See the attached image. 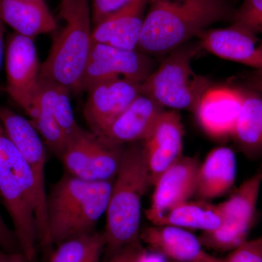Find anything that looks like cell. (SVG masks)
<instances>
[{
    "instance_id": "6da1fadb",
    "label": "cell",
    "mask_w": 262,
    "mask_h": 262,
    "mask_svg": "<svg viewBox=\"0 0 262 262\" xmlns=\"http://www.w3.org/2000/svg\"><path fill=\"white\" fill-rule=\"evenodd\" d=\"M0 198L13 222L20 252L35 262L37 245L51 247L48 236L47 194L34 172L9 139L0 120Z\"/></svg>"
},
{
    "instance_id": "7a4b0ae2",
    "label": "cell",
    "mask_w": 262,
    "mask_h": 262,
    "mask_svg": "<svg viewBox=\"0 0 262 262\" xmlns=\"http://www.w3.org/2000/svg\"><path fill=\"white\" fill-rule=\"evenodd\" d=\"M137 51L169 53L199 37L213 24L232 21L235 10L226 0H150Z\"/></svg>"
},
{
    "instance_id": "3957f363",
    "label": "cell",
    "mask_w": 262,
    "mask_h": 262,
    "mask_svg": "<svg viewBox=\"0 0 262 262\" xmlns=\"http://www.w3.org/2000/svg\"><path fill=\"white\" fill-rule=\"evenodd\" d=\"M151 186L143 144L125 148L120 168L113 180L104 234L105 256L108 261L130 245L141 244V205Z\"/></svg>"
},
{
    "instance_id": "277c9868",
    "label": "cell",
    "mask_w": 262,
    "mask_h": 262,
    "mask_svg": "<svg viewBox=\"0 0 262 262\" xmlns=\"http://www.w3.org/2000/svg\"><path fill=\"white\" fill-rule=\"evenodd\" d=\"M113 183L90 182L67 173L53 185L46 201L51 247L94 232L106 213Z\"/></svg>"
},
{
    "instance_id": "5b68a950",
    "label": "cell",
    "mask_w": 262,
    "mask_h": 262,
    "mask_svg": "<svg viewBox=\"0 0 262 262\" xmlns=\"http://www.w3.org/2000/svg\"><path fill=\"white\" fill-rule=\"evenodd\" d=\"M59 17L64 26L53 39L39 76L79 93L94 46L91 0H61Z\"/></svg>"
},
{
    "instance_id": "8992f818",
    "label": "cell",
    "mask_w": 262,
    "mask_h": 262,
    "mask_svg": "<svg viewBox=\"0 0 262 262\" xmlns=\"http://www.w3.org/2000/svg\"><path fill=\"white\" fill-rule=\"evenodd\" d=\"M202 48L199 42H188L168 53L157 70L140 85V94L152 98L163 107L194 113L211 80L198 75L192 61Z\"/></svg>"
},
{
    "instance_id": "52a82bcc",
    "label": "cell",
    "mask_w": 262,
    "mask_h": 262,
    "mask_svg": "<svg viewBox=\"0 0 262 262\" xmlns=\"http://www.w3.org/2000/svg\"><path fill=\"white\" fill-rule=\"evenodd\" d=\"M125 149L81 127L70 138L60 160L70 175L90 182H106L116 177Z\"/></svg>"
},
{
    "instance_id": "ba28073f",
    "label": "cell",
    "mask_w": 262,
    "mask_h": 262,
    "mask_svg": "<svg viewBox=\"0 0 262 262\" xmlns=\"http://www.w3.org/2000/svg\"><path fill=\"white\" fill-rule=\"evenodd\" d=\"M154 63L148 55L134 50L120 49L94 43L81 82V91L100 81L114 77L142 83L153 72Z\"/></svg>"
},
{
    "instance_id": "9c48e42d",
    "label": "cell",
    "mask_w": 262,
    "mask_h": 262,
    "mask_svg": "<svg viewBox=\"0 0 262 262\" xmlns=\"http://www.w3.org/2000/svg\"><path fill=\"white\" fill-rule=\"evenodd\" d=\"M141 83L121 77L100 81L88 92L84 117L91 132L99 136L140 95Z\"/></svg>"
},
{
    "instance_id": "30bf717a",
    "label": "cell",
    "mask_w": 262,
    "mask_h": 262,
    "mask_svg": "<svg viewBox=\"0 0 262 262\" xmlns=\"http://www.w3.org/2000/svg\"><path fill=\"white\" fill-rule=\"evenodd\" d=\"M7 91L25 112L32 102L41 64L32 38L14 33L8 38L6 55Z\"/></svg>"
},
{
    "instance_id": "8fae6325",
    "label": "cell",
    "mask_w": 262,
    "mask_h": 262,
    "mask_svg": "<svg viewBox=\"0 0 262 262\" xmlns=\"http://www.w3.org/2000/svg\"><path fill=\"white\" fill-rule=\"evenodd\" d=\"M199 166L196 158L183 156L158 177L153 184L151 204L146 211L152 225L174 207L195 194Z\"/></svg>"
},
{
    "instance_id": "7c38bea8",
    "label": "cell",
    "mask_w": 262,
    "mask_h": 262,
    "mask_svg": "<svg viewBox=\"0 0 262 262\" xmlns=\"http://www.w3.org/2000/svg\"><path fill=\"white\" fill-rule=\"evenodd\" d=\"M184 135V126L178 112L164 111L142 142L151 185L165 170L182 158Z\"/></svg>"
},
{
    "instance_id": "4fadbf2b",
    "label": "cell",
    "mask_w": 262,
    "mask_h": 262,
    "mask_svg": "<svg viewBox=\"0 0 262 262\" xmlns=\"http://www.w3.org/2000/svg\"><path fill=\"white\" fill-rule=\"evenodd\" d=\"M242 101L239 85L211 87L201 98L194 113L208 135L225 139L232 136Z\"/></svg>"
},
{
    "instance_id": "5bb4252c",
    "label": "cell",
    "mask_w": 262,
    "mask_h": 262,
    "mask_svg": "<svg viewBox=\"0 0 262 262\" xmlns=\"http://www.w3.org/2000/svg\"><path fill=\"white\" fill-rule=\"evenodd\" d=\"M198 38L202 48L215 56L262 70V40L257 34L232 24L207 29Z\"/></svg>"
},
{
    "instance_id": "9a60e30c",
    "label": "cell",
    "mask_w": 262,
    "mask_h": 262,
    "mask_svg": "<svg viewBox=\"0 0 262 262\" xmlns=\"http://www.w3.org/2000/svg\"><path fill=\"white\" fill-rule=\"evenodd\" d=\"M152 98L140 94L100 136L124 145L143 142L165 110Z\"/></svg>"
},
{
    "instance_id": "2e32d148",
    "label": "cell",
    "mask_w": 262,
    "mask_h": 262,
    "mask_svg": "<svg viewBox=\"0 0 262 262\" xmlns=\"http://www.w3.org/2000/svg\"><path fill=\"white\" fill-rule=\"evenodd\" d=\"M150 0H134L126 8L94 26V43L120 49L137 50L146 6Z\"/></svg>"
},
{
    "instance_id": "e0dca14e",
    "label": "cell",
    "mask_w": 262,
    "mask_h": 262,
    "mask_svg": "<svg viewBox=\"0 0 262 262\" xmlns=\"http://www.w3.org/2000/svg\"><path fill=\"white\" fill-rule=\"evenodd\" d=\"M0 120L5 133L34 172L39 187L46 190V144L30 120L0 106Z\"/></svg>"
},
{
    "instance_id": "ac0fdd59",
    "label": "cell",
    "mask_w": 262,
    "mask_h": 262,
    "mask_svg": "<svg viewBox=\"0 0 262 262\" xmlns=\"http://www.w3.org/2000/svg\"><path fill=\"white\" fill-rule=\"evenodd\" d=\"M140 239L150 251L174 261L194 262L205 253L199 237L175 226L147 227L141 232Z\"/></svg>"
},
{
    "instance_id": "d6986e66",
    "label": "cell",
    "mask_w": 262,
    "mask_h": 262,
    "mask_svg": "<svg viewBox=\"0 0 262 262\" xmlns=\"http://www.w3.org/2000/svg\"><path fill=\"white\" fill-rule=\"evenodd\" d=\"M237 161L230 148H215L200 164L196 177L195 194L202 201L223 195L235 182Z\"/></svg>"
},
{
    "instance_id": "ffe728a7",
    "label": "cell",
    "mask_w": 262,
    "mask_h": 262,
    "mask_svg": "<svg viewBox=\"0 0 262 262\" xmlns=\"http://www.w3.org/2000/svg\"><path fill=\"white\" fill-rule=\"evenodd\" d=\"M0 18L15 33L33 39L56 29L44 0H0Z\"/></svg>"
},
{
    "instance_id": "44dd1931",
    "label": "cell",
    "mask_w": 262,
    "mask_h": 262,
    "mask_svg": "<svg viewBox=\"0 0 262 262\" xmlns=\"http://www.w3.org/2000/svg\"><path fill=\"white\" fill-rule=\"evenodd\" d=\"M242 106L232 138L237 148L250 159L262 156V95L239 85Z\"/></svg>"
},
{
    "instance_id": "7402d4cb",
    "label": "cell",
    "mask_w": 262,
    "mask_h": 262,
    "mask_svg": "<svg viewBox=\"0 0 262 262\" xmlns=\"http://www.w3.org/2000/svg\"><path fill=\"white\" fill-rule=\"evenodd\" d=\"M262 185V165L229 199L218 205L223 224L249 234L256 218Z\"/></svg>"
},
{
    "instance_id": "603a6c76",
    "label": "cell",
    "mask_w": 262,
    "mask_h": 262,
    "mask_svg": "<svg viewBox=\"0 0 262 262\" xmlns=\"http://www.w3.org/2000/svg\"><path fill=\"white\" fill-rule=\"evenodd\" d=\"M70 94L63 84L39 76L32 100L53 115L70 139L81 129L74 115Z\"/></svg>"
},
{
    "instance_id": "cb8c5ba5",
    "label": "cell",
    "mask_w": 262,
    "mask_h": 262,
    "mask_svg": "<svg viewBox=\"0 0 262 262\" xmlns=\"http://www.w3.org/2000/svg\"><path fill=\"white\" fill-rule=\"evenodd\" d=\"M223 224L218 206L206 201L184 202L164 214L155 225H170L183 229L215 230Z\"/></svg>"
},
{
    "instance_id": "d4e9b609",
    "label": "cell",
    "mask_w": 262,
    "mask_h": 262,
    "mask_svg": "<svg viewBox=\"0 0 262 262\" xmlns=\"http://www.w3.org/2000/svg\"><path fill=\"white\" fill-rule=\"evenodd\" d=\"M48 262H99L106 247L104 234L93 232L63 241Z\"/></svg>"
},
{
    "instance_id": "484cf974",
    "label": "cell",
    "mask_w": 262,
    "mask_h": 262,
    "mask_svg": "<svg viewBox=\"0 0 262 262\" xmlns=\"http://www.w3.org/2000/svg\"><path fill=\"white\" fill-rule=\"evenodd\" d=\"M25 113L39 133L45 144L60 159L70 140L61 125L46 108L37 103H31Z\"/></svg>"
},
{
    "instance_id": "4316f807",
    "label": "cell",
    "mask_w": 262,
    "mask_h": 262,
    "mask_svg": "<svg viewBox=\"0 0 262 262\" xmlns=\"http://www.w3.org/2000/svg\"><path fill=\"white\" fill-rule=\"evenodd\" d=\"M232 22L253 34L262 33V0H244Z\"/></svg>"
},
{
    "instance_id": "83f0119b",
    "label": "cell",
    "mask_w": 262,
    "mask_h": 262,
    "mask_svg": "<svg viewBox=\"0 0 262 262\" xmlns=\"http://www.w3.org/2000/svg\"><path fill=\"white\" fill-rule=\"evenodd\" d=\"M222 262H262V236L252 241H246L232 250L228 257Z\"/></svg>"
},
{
    "instance_id": "f1b7e54d",
    "label": "cell",
    "mask_w": 262,
    "mask_h": 262,
    "mask_svg": "<svg viewBox=\"0 0 262 262\" xmlns=\"http://www.w3.org/2000/svg\"><path fill=\"white\" fill-rule=\"evenodd\" d=\"M134 0H91V15L93 24L96 25L107 18L126 8Z\"/></svg>"
},
{
    "instance_id": "f546056e",
    "label": "cell",
    "mask_w": 262,
    "mask_h": 262,
    "mask_svg": "<svg viewBox=\"0 0 262 262\" xmlns=\"http://www.w3.org/2000/svg\"><path fill=\"white\" fill-rule=\"evenodd\" d=\"M0 247L8 252H20L14 231L5 223L0 212Z\"/></svg>"
},
{
    "instance_id": "4dcf8cb0",
    "label": "cell",
    "mask_w": 262,
    "mask_h": 262,
    "mask_svg": "<svg viewBox=\"0 0 262 262\" xmlns=\"http://www.w3.org/2000/svg\"><path fill=\"white\" fill-rule=\"evenodd\" d=\"M142 251L141 244L130 245L124 248L107 262H136Z\"/></svg>"
},
{
    "instance_id": "1f68e13d",
    "label": "cell",
    "mask_w": 262,
    "mask_h": 262,
    "mask_svg": "<svg viewBox=\"0 0 262 262\" xmlns=\"http://www.w3.org/2000/svg\"><path fill=\"white\" fill-rule=\"evenodd\" d=\"M244 85L262 95V70H253L244 76Z\"/></svg>"
},
{
    "instance_id": "d6a6232c",
    "label": "cell",
    "mask_w": 262,
    "mask_h": 262,
    "mask_svg": "<svg viewBox=\"0 0 262 262\" xmlns=\"http://www.w3.org/2000/svg\"><path fill=\"white\" fill-rule=\"evenodd\" d=\"M136 262H169L167 258L162 256L159 253L153 252H146L145 250L143 249Z\"/></svg>"
},
{
    "instance_id": "836d02e7",
    "label": "cell",
    "mask_w": 262,
    "mask_h": 262,
    "mask_svg": "<svg viewBox=\"0 0 262 262\" xmlns=\"http://www.w3.org/2000/svg\"><path fill=\"white\" fill-rule=\"evenodd\" d=\"M0 262H28L21 252H0Z\"/></svg>"
},
{
    "instance_id": "e575fe53",
    "label": "cell",
    "mask_w": 262,
    "mask_h": 262,
    "mask_svg": "<svg viewBox=\"0 0 262 262\" xmlns=\"http://www.w3.org/2000/svg\"><path fill=\"white\" fill-rule=\"evenodd\" d=\"M4 22L0 18V70H1L3 56H4Z\"/></svg>"
},
{
    "instance_id": "d590c367",
    "label": "cell",
    "mask_w": 262,
    "mask_h": 262,
    "mask_svg": "<svg viewBox=\"0 0 262 262\" xmlns=\"http://www.w3.org/2000/svg\"><path fill=\"white\" fill-rule=\"evenodd\" d=\"M194 262H222V260L213 257L211 255L205 252L203 255Z\"/></svg>"
}]
</instances>
